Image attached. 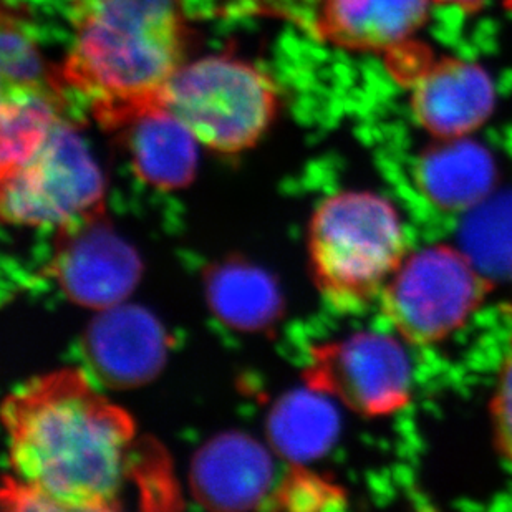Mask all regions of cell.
<instances>
[{"label":"cell","mask_w":512,"mask_h":512,"mask_svg":"<svg viewBox=\"0 0 512 512\" xmlns=\"http://www.w3.org/2000/svg\"><path fill=\"white\" fill-rule=\"evenodd\" d=\"M9 511H118L136 461V425L82 368L22 383L2 403Z\"/></svg>","instance_id":"1"},{"label":"cell","mask_w":512,"mask_h":512,"mask_svg":"<svg viewBox=\"0 0 512 512\" xmlns=\"http://www.w3.org/2000/svg\"><path fill=\"white\" fill-rule=\"evenodd\" d=\"M73 40L55 67L98 125L115 131L131 116L163 107V93L188 55L183 0H68Z\"/></svg>","instance_id":"2"},{"label":"cell","mask_w":512,"mask_h":512,"mask_svg":"<svg viewBox=\"0 0 512 512\" xmlns=\"http://www.w3.org/2000/svg\"><path fill=\"white\" fill-rule=\"evenodd\" d=\"M310 272L332 309L353 314L380 299L406 257L397 209L365 191L324 199L309 224Z\"/></svg>","instance_id":"3"},{"label":"cell","mask_w":512,"mask_h":512,"mask_svg":"<svg viewBox=\"0 0 512 512\" xmlns=\"http://www.w3.org/2000/svg\"><path fill=\"white\" fill-rule=\"evenodd\" d=\"M170 110L198 140L221 155H236L261 140L276 118L279 90L256 65L209 55L184 63L163 93Z\"/></svg>","instance_id":"4"},{"label":"cell","mask_w":512,"mask_h":512,"mask_svg":"<svg viewBox=\"0 0 512 512\" xmlns=\"http://www.w3.org/2000/svg\"><path fill=\"white\" fill-rule=\"evenodd\" d=\"M105 179L65 118L34 155L0 173V213L19 228L63 229L105 216Z\"/></svg>","instance_id":"5"},{"label":"cell","mask_w":512,"mask_h":512,"mask_svg":"<svg viewBox=\"0 0 512 512\" xmlns=\"http://www.w3.org/2000/svg\"><path fill=\"white\" fill-rule=\"evenodd\" d=\"M491 285L468 256L451 246L406 254L380 294V309L398 337L426 347L463 329Z\"/></svg>","instance_id":"6"},{"label":"cell","mask_w":512,"mask_h":512,"mask_svg":"<svg viewBox=\"0 0 512 512\" xmlns=\"http://www.w3.org/2000/svg\"><path fill=\"white\" fill-rule=\"evenodd\" d=\"M310 390L342 401L367 418L403 410L411 401V365L400 340L377 332L320 343L304 372Z\"/></svg>","instance_id":"7"},{"label":"cell","mask_w":512,"mask_h":512,"mask_svg":"<svg viewBox=\"0 0 512 512\" xmlns=\"http://www.w3.org/2000/svg\"><path fill=\"white\" fill-rule=\"evenodd\" d=\"M52 266L68 299L95 310L123 304L141 274L140 257L105 216L58 229Z\"/></svg>","instance_id":"8"},{"label":"cell","mask_w":512,"mask_h":512,"mask_svg":"<svg viewBox=\"0 0 512 512\" xmlns=\"http://www.w3.org/2000/svg\"><path fill=\"white\" fill-rule=\"evenodd\" d=\"M85 358L93 375L112 388L145 385L160 373L168 337L160 322L136 305L98 310L85 334Z\"/></svg>","instance_id":"9"},{"label":"cell","mask_w":512,"mask_h":512,"mask_svg":"<svg viewBox=\"0 0 512 512\" xmlns=\"http://www.w3.org/2000/svg\"><path fill=\"white\" fill-rule=\"evenodd\" d=\"M269 451L244 433H226L206 443L191 464V493L214 511L267 509L276 488Z\"/></svg>","instance_id":"10"},{"label":"cell","mask_w":512,"mask_h":512,"mask_svg":"<svg viewBox=\"0 0 512 512\" xmlns=\"http://www.w3.org/2000/svg\"><path fill=\"white\" fill-rule=\"evenodd\" d=\"M496 102L489 73L476 63L446 60L425 68L413 82L416 120L441 140L469 136L488 120Z\"/></svg>","instance_id":"11"},{"label":"cell","mask_w":512,"mask_h":512,"mask_svg":"<svg viewBox=\"0 0 512 512\" xmlns=\"http://www.w3.org/2000/svg\"><path fill=\"white\" fill-rule=\"evenodd\" d=\"M430 0H319L315 29L345 49H400L425 22Z\"/></svg>","instance_id":"12"},{"label":"cell","mask_w":512,"mask_h":512,"mask_svg":"<svg viewBox=\"0 0 512 512\" xmlns=\"http://www.w3.org/2000/svg\"><path fill=\"white\" fill-rule=\"evenodd\" d=\"M136 176L173 191L188 186L198 170V140L165 107L148 108L116 128Z\"/></svg>","instance_id":"13"},{"label":"cell","mask_w":512,"mask_h":512,"mask_svg":"<svg viewBox=\"0 0 512 512\" xmlns=\"http://www.w3.org/2000/svg\"><path fill=\"white\" fill-rule=\"evenodd\" d=\"M339 431V418L324 395L307 388L282 398L271 411L267 433L274 450L292 464L324 455Z\"/></svg>","instance_id":"14"},{"label":"cell","mask_w":512,"mask_h":512,"mask_svg":"<svg viewBox=\"0 0 512 512\" xmlns=\"http://www.w3.org/2000/svg\"><path fill=\"white\" fill-rule=\"evenodd\" d=\"M62 118L57 87L2 85L0 173L34 155Z\"/></svg>","instance_id":"15"},{"label":"cell","mask_w":512,"mask_h":512,"mask_svg":"<svg viewBox=\"0 0 512 512\" xmlns=\"http://www.w3.org/2000/svg\"><path fill=\"white\" fill-rule=\"evenodd\" d=\"M493 174L488 151L471 143L468 136L443 140L418 166L423 191L436 203L450 206L476 201L493 183Z\"/></svg>","instance_id":"16"},{"label":"cell","mask_w":512,"mask_h":512,"mask_svg":"<svg viewBox=\"0 0 512 512\" xmlns=\"http://www.w3.org/2000/svg\"><path fill=\"white\" fill-rule=\"evenodd\" d=\"M208 292L216 315L236 329H261L279 312L276 287L252 267H221L209 279Z\"/></svg>","instance_id":"17"},{"label":"cell","mask_w":512,"mask_h":512,"mask_svg":"<svg viewBox=\"0 0 512 512\" xmlns=\"http://www.w3.org/2000/svg\"><path fill=\"white\" fill-rule=\"evenodd\" d=\"M347 506V494L339 484L305 468L292 464L277 481L267 509L282 511H337Z\"/></svg>","instance_id":"18"},{"label":"cell","mask_w":512,"mask_h":512,"mask_svg":"<svg viewBox=\"0 0 512 512\" xmlns=\"http://www.w3.org/2000/svg\"><path fill=\"white\" fill-rule=\"evenodd\" d=\"M2 85L58 87L54 70L49 72L42 63L39 50L29 35L15 24L14 17L4 10L2 17Z\"/></svg>","instance_id":"19"},{"label":"cell","mask_w":512,"mask_h":512,"mask_svg":"<svg viewBox=\"0 0 512 512\" xmlns=\"http://www.w3.org/2000/svg\"><path fill=\"white\" fill-rule=\"evenodd\" d=\"M491 426L496 450L512 468V340L491 400Z\"/></svg>","instance_id":"20"},{"label":"cell","mask_w":512,"mask_h":512,"mask_svg":"<svg viewBox=\"0 0 512 512\" xmlns=\"http://www.w3.org/2000/svg\"><path fill=\"white\" fill-rule=\"evenodd\" d=\"M445 4L456 5V7H476L483 4L484 0H441Z\"/></svg>","instance_id":"21"}]
</instances>
